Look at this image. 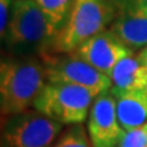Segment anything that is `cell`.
<instances>
[{
	"instance_id": "obj_15",
	"label": "cell",
	"mask_w": 147,
	"mask_h": 147,
	"mask_svg": "<svg viewBox=\"0 0 147 147\" xmlns=\"http://www.w3.org/2000/svg\"><path fill=\"white\" fill-rule=\"evenodd\" d=\"M11 7V0H0V34H1V38L5 36L9 21H10Z\"/></svg>"
},
{
	"instance_id": "obj_1",
	"label": "cell",
	"mask_w": 147,
	"mask_h": 147,
	"mask_svg": "<svg viewBox=\"0 0 147 147\" xmlns=\"http://www.w3.org/2000/svg\"><path fill=\"white\" fill-rule=\"evenodd\" d=\"M44 65L39 57L4 59L0 65V109L9 118L33 107L47 84Z\"/></svg>"
},
{
	"instance_id": "obj_18",
	"label": "cell",
	"mask_w": 147,
	"mask_h": 147,
	"mask_svg": "<svg viewBox=\"0 0 147 147\" xmlns=\"http://www.w3.org/2000/svg\"><path fill=\"white\" fill-rule=\"evenodd\" d=\"M92 147H117L112 145H102V144H92Z\"/></svg>"
},
{
	"instance_id": "obj_3",
	"label": "cell",
	"mask_w": 147,
	"mask_h": 147,
	"mask_svg": "<svg viewBox=\"0 0 147 147\" xmlns=\"http://www.w3.org/2000/svg\"><path fill=\"white\" fill-rule=\"evenodd\" d=\"M57 33L34 0H13L3 40L15 54L34 53L37 57L49 52Z\"/></svg>"
},
{
	"instance_id": "obj_10",
	"label": "cell",
	"mask_w": 147,
	"mask_h": 147,
	"mask_svg": "<svg viewBox=\"0 0 147 147\" xmlns=\"http://www.w3.org/2000/svg\"><path fill=\"white\" fill-rule=\"evenodd\" d=\"M117 100L118 120L125 131L147 123V92L110 88Z\"/></svg>"
},
{
	"instance_id": "obj_7",
	"label": "cell",
	"mask_w": 147,
	"mask_h": 147,
	"mask_svg": "<svg viewBox=\"0 0 147 147\" xmlns=\"http://www.w3.org/2000/svg\"><path fill=\"white\" fill-rule=\"evenodd\" d=\"M132 52L112 31L105 30L87 39L74 53L110 77L115 66L123 59L131 57Z\"/></svg>"
},
{
	"instance_id": "obj_13",
	"label": "cell",
	"mask_w": 147,
	"mask_h": 147,
	"mask_svg": "<svg viewBox=\"0 0 147 147\" xmlns=\"http://www.w3.org/2000/svg\"><path fill=\"white\" fill-rule=\"evenodd\" d=\"M90 140L82 124H75L69 127L52 147H91L92 142Z\"/></svg>"
},
{
	"instance_id": "obj_20",
	"label": "cell",
	"mask_w": 147,
	"mask_h": 147,
	"mask_svg": "<svg viewBox=\"0 0 147 147\" xmlns=\"http://www.w3.org/2000/svg\"><path fill=\"white\" fill-rule=\"evenodd\" d=\"M145 126H146V130H147V123H146V124H145Z\"/></svg>"
},
{
	"instance_id": "obj_11",
	"label": "cell",
	"mask_w": 147,
	"mask_h": 147,
	"mask_svg": "<svg viewBox=\"0 0 147 147\" xmlns=\"http://www.w3.org/2000/svg\"><path fill=\"white\" fill-rule=\"evenodd\" d=\"M110 80L114 90L147 92V65L136 57H127L115 66Z\"/></svg>"
},
{
	"instance_id": "obj_2",
	"label": "cell",
	"mask_w": 147,
	"mask_h": 147,
	"mask_svg": "<svg viewBox=\"0 0 147 147\" xmlns=\"http://www.w3.org/2000/svg\"><path fill=\"white\" fill-rule=\"evenodd\" d=\"M118 13V9L110 0H75L70 15L54 37L49 52H75L87 39L107 30Z\"/></svg>"
},
{
	"instance_id": "obj_9",
	"label": "cell",
	"mask_w": 147,
	"mask_h": 147,
	"mask_svg": "<svg viewBox=\"0 0 147 147\" xmlns=\"http://www.w3.org/2000/svg\"><path fill=\"white\" fill-rule=\"evenodd\" d=\"M109 30L131 50L147 45V4L137 0L120 11Z\"/></svg>"
},
{
	"instance_id": "obj_14",
	"label": "cell",
	"mask_w": 147,
	"mask_h": 147,
	"mask_svg": "<svg viewBox=\"0 0 147 147\" xmlns=\"http://www.w3.org/2000/svg\"><path fill=\"white\" fill-rule=\"evenodd\" d=\"M118 147H147V130L145 124L124 132Z\"/></svg>"
},
{
	"instance_id": "obj_16",
	"label": "cell",
	"mask_w": 147,
	"mask_h": 147,
	"mask_svg": "<svg viewBox=\"0 0 147 147\" xmlns=\"http://www.w3.org/2000/svg\"><path fill=\"white\" fill-rule=\"evenodd\" d=\"M114 5H115V7L118 9V11H124L125 9H127L129 6H131L132 4H135L137 0H110Z\"/></svg>"
},
{
	"instance_id": "obj_6",
	"label": "cell",
	"mask_w": 147,
	"mask_h": 147,
	"mask_svg": "<svg viewBox=\"0 0 147 147\" xmlns=\"http://www.w3.org/2000/svg\"><path fill=\"white\" fill-rule=\"evenodd\" d=\"M61 130V123L28 109L7 118L3 136L9 147H50Z\"/></svg>"
},
{
	"instance_id": "obj_5",
	"label": "cell",
	"mask_w": 147,
	"mask_h": 147,
	"mask_svg": "<svg viewBox=\"0 0 147 147\" xmlns=\"http://www.w3.org/2000/svg\"><path fill=\"white\" fill-rule=\"evenodd\" d=\"M48 82L76 85L97 92L98 94L112 88L108 75L98 71L75 53L45 52L39 55Z\"/></svg>"
},
{
	"instance_id": "obj_8",
	"label": "cell",
	"mask_w": 147,
	"mask_h": 147,
	"mask_svg": "<svg viewBox=\"0 0 147 147\" xmlns=\"http://www.w3.org/2000/svg\"><path fill=\"white\" fill-rule=\"evenodd\" d=\"M88 135L92 144L118 146L125 130L117 114V100L109 91L94 98L88 114Z\"/></svg>"
},
{
	"instance_id": "obj_4",
	"label": "cell",
	"mask_w": 147,
	"mask_h": 147,
	"mask_svg": "<svg viewBox=\"0 0 147 147\" xmlns=\"http://www.w3.org/2000/svg\"><path fill=\"white\" fill-rule=\"evenodd\" d=\"M97 92L86 87L47 82L34 100L33 108L63 125L82 124L90 114Z\"/></svg>"
},
{
	"instance_id": "obj_17",
	"label": "cell",
	"mask_w": 147,
	"mask_h": 147,
	"mask_svg": "<svg viewBox=\"0 0 147 147\" xmlns=\"http://www.w3.org/2000/svg\"><path fill=\"white\" fill-rule=\"evenodd\" d=\"M137 60H140L142 64H145V65H147V45L141 50V52L136 55Z\"/></svg>"
},
{
	"instance_id": "obj_19",
	"label": "cell",
	"mask_w": 147,
	"mask_h": 147,
	"mask_svg": "<svg viewBox=\"0 0 147 147\" xmlns=\"http://www.w3.org/2000/svg\"><path fill=\"white\" fill-rule=\"evenodd\" d=\"M142 1H144V3H146V4H147V0H142Z\"/></svg>"
},
{
	"instance_id": "obj_12",
	"label": "cell",
	"mask_w": 147,
	"mask_h": 147,
	"mask_svg": "<svg viewBox=\"0 0 147 147\" xmlns=\"http://www.w3.org/2000/svg\"><path fill=\"white\" fill-rule=\"evenodd\" d=\"M47 17L55 33H59L67 20L75 0H34Z\"/></svg>"
}]
</instances>
